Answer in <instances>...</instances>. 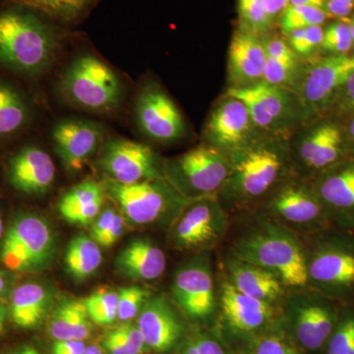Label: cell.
I'll use <instances>...</instances> for the list:
<instances>
[{"label":"cell","mask_w":354,"mask_h":354,"mask_svg":"<svg viewBox=\"0 0 354 354\" xmlns=\"http://www.w3.org/2000/svg\"><path fill=\"white\" fill-rule=\"evenodd\" d=\"M344 137L341 128L333 122H322L300 135L295 147L299 165L312 171L329 169L341 158Z\"/></svg>","instance_id":"21"},{"label":"cell","mask_w":354,"mask_h":354,"mask_svg":"<svg viewBox=\"0 0 354 354\" xmlns=\"http://www.w3.org/2000/svg\"><path fill=\"white\" fill-rule=\"evenodd\" d=\"M8 315V307L4 304L3 300L0 299V335L6 333V321Z\"/></svg>","instance_id":"54"},{"label":"cell","mask_w":354,"mask_h":354,"mask_svg":"<svg viewBox=\"0 0 354 354\" xmlns=\"http://www.w3.org/2000/svg\"><path fill=\"white\" fill-rule=\"evenodd\" d=\"M252 354H298L297 349L277 335L262 337L256 344Z\"/></svg>","instance_id":"40"},{"label":"cell","mask_w":354,"mask_h":354,"mask_svg":"<svg viewBox=\"0 0 354 354\" xmlns=\"http://www.w3.org/2000/svg\"><path fill=\"white\" fill-rule=\"evenodd\" d=\"M329 13L309 6H288L279 18L281 31L288 32L304 29L310 26H321L329 17Z\"/></svg>","instance_id":"34"},{"label":"cell","mask_w":354,"mask_h":354,"mask_svg":"<svg viewBox=\"0 0 354 354\" xmlns=\"http://www.w3.org/2000/svg\"><path fill=\"white\" fill-rule=\"evenodd\" d=\"M228 283L248 297L274 304L285 295L286 286L272 272L228 255L225 262Z\"/></svg>","instance_id":"23"},{"label":"cell","mask_w":354,"mask_h":354,"mask_svg":"<svg viewBox=\"0 0 354 354\" xmlns=\"http://www.w3.org/2000/svg\"><path fill=\"white\" fill-rule=\"evenodd\" d=\"M100 165L111 180L118 183L132 184L165 177L152 149L131 140H111L104 146Z\"/></svg>","instance_id":"11"},{"label":"cell","mask_w":354,"mask_h":354,"mask_svg":"<svg viewBox=\"0 0 354 354\" xmlns=\"http://www.w3.org/2000/svg\"><path fill=\"white\" fill-rule=\"evenodd\" d=\"M150 297L148 290L132 286L120 288L118 291V318L127 322L138 315L146 300Z\"/></svg>","instance_id":"38"},{"label":"cell","mask_w":354,"mask_h":354,"mask_svg":"<svg viewBox=\"0 0 354 354\" xmlns=\"http://www.w3.org/2000/svg\"><path fill=\"white\" fill-rule=\"evenodd\" d=\"M32 7L62 26L84 19L99 0H6Z\"/></svg>","instance_id":"30"},{"label":"cell","mask_w":354,"mask_h":354,"mask_svg":"<svg viewBox=\"0 0 354 354\" xmlns=\"http://www.w3.org/2000/svg\"><path fill=\"white\" fill-rule=\"evenodd\" d=\"M53 354H81V353H68V351H59V353H53Z\"/></svg>","instance_id":"60"},{"label":"cell","mask_w":354,"mask_h":354,"mask_svg":"<svg viewBox=\"0 0 354 354\" xmlns=\"http://www.w3.org/2000/svg\"><path fill=\"white\" fill-rule=\"evenodd\" d=\"M91 320L108 326L118 318V291L99 290L83 300Z\"/></svg>","instance_id":"33"},{"label":"cell","mask_w":354,"mask_h":354,"mask_svg":"<svg viewBox=\"0 0 354 354\" xmlns=\"http://www.w3.org/2000/svg\"><path fill=\"white\" fill-rule=\"evenodd\" d=\"M267 53L259 37L243 29L235 31L228 48L230 88H244L263 81Z\"/></svg>","instance_id":"20"},{"label":"cell","mask_w":354,"mask_h":354,"mask_svg":"<svg viewBox=\"0 0 354 354\" xmlns=\"http://www.w3.org/2000/svg\"><path fill=\"white\" fill-rule=\"evenodd\" d=\"M102 127L90 120H64L53 130L55 151L65 169L78 171L101 144Z\"/></svg>","instance_id":"16"},{"label":"cell","mask_w":354,"mask_h":354,"mask_svg":"<svg viewBox=\"0 0 354 354\" xmlns=\"http://www.w3.org/2000/svg\"><path fill=\"white\" fill-rule=\"evenodd\" d=\"M230 174L228 153L205 144L172 160L165 177L183 196L200 199L218 195Z\"/></svg>","instance_id":"8"},{"label":"cell","mask_w":354,"mask_h":354,"mask_svg":"<svg viewBox=\"0 0 354 354\" xmlns=\"http://www.w3.org/2000/svg\"><path fill=\"white\" fill-rule=\"evenodd\" d=\"M263 3L268 15L274 22V20L281 18V14L290 6V0H263Z\"/></svg>","instance_id":"49"},{"label":"cell","mask_w":354,"mask_h":354,"mask_svg":"<svg viewBox=\"0 0 354 354\" xmlns=\"http://www.w3.org/2000/svg\"><path fill=\"white\" fill-rule=\"evenodd\" d=\"M118 334L132 354H142L146 348V342L138 326L131 323H124L116 328Z\"/></svg>","instance_id":"41"},{"label":"cell","mask_w":354,"mask_h":354,"mask_svg":"<svg viewBox=\"0 0 354 354\" xmlns=\"http://www.w3.org/2000/svg\"><path fill=\"white\" fill-rule=\"evenodd\" d=\"M337 95H339V102L344 111L354 109V72L349 76L348 81L344 83Z\"/></svg>","instance_id":"48"},{"label":"cell","mask_w":354,"mask_h":354,"mask_svg":"<svg viewBox=\"0 0 354 354\" xmlns=\"http://www.w3.org/2000/svg\"><path fill=\"white\" fill-rule=\"evenodd\" d=\"M104 346L109 354H132L115 329L106 335L104 341Z\"/></svg>","instance_id":"47"},{"label":"cell","mask_w":354,"mask_h":354,"mask_svg":"<svg viewBox=\"0 0 354 354\" xmlns=\"http://www.w3.org/2000/svg\"><path fill=\"white\" fill-rule=\"evenodd\" d=\"M25 348H26V354H41L39 353L38 351H37V349L32 348V346H25Z\"/></svg>","instance_id":"58"},{"label":"cell","mask_w":354,"mask_h":354,"mask_svg":"<svg viewBox=\"0 0 354 354\" xmlns=\"http://www.w3.org/2000/svg\"><path fill=\"white\" fill-rule=\"evenodd\" d=\"M230 174L218 195L232 206H244L274 190L283 181L290 153L281 137H254L227 153Z\"/></svg>","instance_id":"2"},{"label":"cell","mask_w":354,"mask_h":354,"mask_svg":"<svg viewBox=\"0 0 354 354\" xmlns=\"http://www.w3.org/2000/svg\"><path fill=\"white\" fill-rule=\"evenodd\" d=\"M29 120V108L19 92L0 83V137L15 134Z\"/></svg>","instance_id":"31"},{"label":"cell","mask_w":354,"mask_h":354,"mask_svg":"<svg viewBox=\"0 0 354 354\" xmlns=\"http://www.w3.org/2000/svg\"><path fill=\"white\" fill-rule=\"evenodd\" d=\"M237 11L241 29L259 37L271 28L272 21L266 11L263 0H239Z\"/></svg>","instance_id":"35"},{"label":"cell","mask_w":354,"mask_h":354,"mask_svg":"<svg viewBox=\"0 0 354 354\" xmlns=\"http://www.w3.org/2000/svg\"><path fill=\"white\" fill-rule=\"evenodd\" d=\"M7 177L14 189L19 192L44 194L55 183V162L39 147H25L9 160Z\"/></svg>","instance_id":"19"},{"label":"cell","mask_w":354,"mask_h":354,"mask_svg":"<svg viewBox=\"0 0 354 354\" xmlns=\"http://www.w3.org/2000/svg\"><path fill=\"white\" fill-rule=\"evenodd\" d=\"M298 70L297 57H268L263 81L271 85L290 88V85L297 81Z\"/></svg>","instance_id":"36"},{"label":"cell","mask_w":354,"mask_h":354,"mask_svg":"<svg viewBox=\"0 0 354 354\" xmlns=\"http://www.w3.org/2000/svg\"><path fill=\"white\" fill-rule=\"evenodd\" d=\"M195 344H196L198 354H225L221 344L213 339L203 337L195 342Z\"/></svg>","instance_id":"51"},{"label":"cell","mask_w":354,"mask_h":354,"mask_svg":"<svg viewBox=\"0 0 354 354\" xmlns=\"http://www.w3.org/2000/svg\"><path fill=\"white\" fill-rule=\"evenodd\" d=\"M10 354H26L25 346H22V348H20L19 349H17V351H13V353Z\"/></svg>","instance_id":"59"},{"label":"cell","mask_w":354,"mask_h":354,"mask_svg":"<svg viewBox=\"0 0 354 354\" xmlns=\"http://www.w3.org/2000/svg\"><path fill=\"white\" fill-rule=\"evenodd\" d=\"M264 46L266 53L268 57L272 58H295L297 57V53L290 48V44H286L281 39L270 38L267 39H261Z\"/></svg>","instance_id":"43"},{"label":"cell","mask_w":354,"mask_h":354,"mask_svg":"<svg viewBox=\"0 0 354 354\" xmlns=\"http://www.w3.org/2000/svg\"><path fill=\"white\" fill-rule=\"evenodd\" d=\"M290 6L314 7V8L321 9V10L327 12V10H326V0H290Z\"/></svg>","instance_id":"53"},{"label":"cell","mask_w":354,"mask_h":354,"mask_svg":"<svg viewBox=\"0 0 354 354\" xmlns=\"http://www.w3.org/2000/svg\"><path fill=\"white\" fill-rule=\"evenodd\" d=\"M314 188L323 205L339 211L354 212V162L333 169Z\"/></svg>","instance_id":"28"},{"label":"cell","mask_w":354,"mask_h":354,"mask_svg":"<svg viewBox=\"0 0 354 354\" xmlns=\"http://www.w3.org/2000/svg\"><path fill=\"white\" fill-rule=\"evenodd\" d=\"M171 293L177 306L192 320H206L215 313L216 297L208 254L194 256L177 267Z\"/></svg>","instance_id":"9"},{"label":"cell","mask_w":354,"mask_h":354,"mask_svg":"<svg viewBox=\"0 0 354 354\" xmlns=\"http://www.w3.org/2000/svg\"><path fill=\"white\" fill-rule=\"evenodd\" d=\"M115 268L132 281H153L164 274L167 256L149 239H134L116 256Z\"/></svg>","instance_id":"24"},{"label":"cell","mask_w":354,"mask_h":354,"mask_svg":"<svg viewBox=\"0 0 354 354\" xmlns=\"http://www.w3.org/2000/svg\"><path fill=\"white\" fill-rule=\"evenodd\" d=\"M84 354H104V351L97 344H91V346L86 348Z\"/></svg>","instance_id":"55"},{"label":"cell","mask_w":354,"mask_h":354,"mask_svg":"<svg viewBox=\"0 0 354 354\" xmlns=\"http://www.w3.org/2000/svg\"><path fill=\"white\" fill-rule=\"evenodd\" d=\"M227 227V212L216 197L191 202L176 218L172 241L184 250H201L221 241Z\"/></svg>","instance_id":"10"},{"label":"cell","mask_w":354,"mask_h":354,"mask_svg":"<svg viewBox=\"0 0 354 354\" xmlns=\"http://www.w3.org/2000/svg\"><path fill=\"white\" fill-rule=\"evenodd\" d=\"M104 191L118 205L123 216L138 225L176 220L196 200L183 196L165 177L132 184L109 180Z\"/></svg>","instance_id":"4"},{"label":"cell","mask_w":354,"mask_h":354,"mask_svg":"<svg viewBox=\"0 0 354 354\" xmlns=\"http://www.w3.org/2000/svg\"><path fill=\"white\" fill-rule=\"evenodd\" d=\"M82 304V300L71 298L60 300L51 314L50 320V333L53 339L57 341H73L72 335L74 323Z\"/></svg>","instance_id":"32"},{"label":"cell","mask_w":354,"mask_h":354,"mask_svg":"<svg viewBox=\"0 0 354 354\" xmlns=\"http://www.w3.org/2000/svg\"><path fill=\"white\" fill-rule=\"evenodd\" d=\"M353 72L354 55H332L310 65L302 73L298 93L307 111L325 109Z\"/></svg>","instance_id":"12"},{"label":"cell","mask_w":354,"mask_h":354,"mask_svg":"<svg viewBox=\"0 0 354 354\" xmlns=\"http://www.w3.org/2000/svg\"><path fill=\"white\" fill-rule=\"evenodd\" d=\"M353 46L351 27L348 21H339L328 26L324 30L322 44L324 51L334 55H346Z\"/></svg>","instance_id":"37"},{"label":"cell","mask_w":354,"mask_h":354,"mask_svg":"<svg viewBox=\"0 0 354 354\" xmlns=\"http://www.w3.org/2000/svg\"><path fill=\"white\" fill-rule=\"evenodd\" d=\"M136 120L149 138L172 142L185 134V123L176 104L162 88L146 86L136 102Z\"/></svg>","instance_id":"15"},{"label":"cell","mask_w":354,"mask_h":354,"mask_svg":"<svg viewBox=\"0 0 354 354\" xmlns=\"http://www.w3.org/2000/svg\"><path fill=\"white\" fill-rule=\"evenodd\" d=\"M118 215V212L116 209L108 208L100 213V215L95 218L94 225H93L92 230H91V234H92V239L97 243L109 232Z\"/></svg>","instance_id":"42"},{"label":"cell","mask_w":354,"mask_h":354,"mask_svg":"<svg viewBox=\"0 0 354 354\" xmlns=\"http://www.w3.org/2000/svg\"><path fill=\"white\" fill-rule=\"evenodd\" d=\"M230 255L272 272L288 288L308 285L306 255L299 241L270 216L248 227L235 241Z\"/></svg>","instance_id":"3"},{"label":"cell","mask_w":354,"mask_h":354,"mask_svg":"<svg viewBox=\"0 0 354 354\" xmlns=\"http://www.w3.org/2000/svg\"><path fill=\"white\" fill-rule=\"evenodd\" d=\"M348 135L351 142L354 144V115L353 116V118H351V123H349Z\"/></svg>","instance_id":"56"},{"label":"cell","mask_w":354,"mask_h":354,"mask_svg":"<svg viewBox=\"0 0 354 354\" xmlns=\"http://www.w3.org/2000/svg\"><path fill=\"white\" fill-rule=\"evenodd\" d=\"M220 304L225 323L234 332H255L274 317V304L244 295L227 281L221 283Z\"/></svg>","instance_id":"22"},{"label":"cell","mask_w":354,"mask_h":354,"mask_svg":"<svg viewBox=\"0 0 354 354\" xmlns=\"http://www.w3.org/2000/svg\"><path fill=\"white\" fill-rule=\"evenodd\" d=\"M4 236V223L3 218H2L1 213H0V241H2Z\"/></svg>","instance_id":"57"},{"label":"cell","mask_w":354,"mask_h":354,"mask_svg":"<svg viewBox=\"0 0 354 354\" xmlns=\"http://www.w3.org/2000/svg\"><path fill=\"white\" fill-rule=\"evenodd\" d=\"M57 247L55 232L46 218L22 213L16 216L2 239L0 261L10 272H41L55 260Z\"/></svg>","instance_id":"5"},{"label":"cell","mask_w":354,"mask_h":354,"mask_svg":"<svg viewBox=\"0 0 354 354\" xmlns=\"http://www.w3.org/2000/svg\"><path fill=\"white\" fill-rule=\"evenodd\" d=\"M291 314L295 318V330L298 342L309 351H316L333 334L334 313L323 300L308 293L297 292L288 297Z\"/></svg>","instance_id":"17"},{"label":"cell","mask_w":354,"mask_h":354,"mask_svg":"<svg viewBox=\"0 0 354 354\" xmlns=\"http://www.w3.org/2000/svg\"><path fill=\"white\" fill-rule=\"evenodd\" d=\"M267 209L268 216L285 227H308L322 216L323 203L315 188L298 179L281 181L272 191Z\"/></svg>","instance_id":"14"},{"label":"cell","mask_w":354,"mask_h":354,"mask_svg":"<svg viewBox=\"0 0 354 354\" xmlns=\"http://www.w3.org/2000/svg\"><path fill=\"white\" fill-rule=\"evenodd\" d=\"M60 88L71 104L91 113H109L118 108L122 97L115 72L90 55H80L70 64Z\"/></svg>","instance_id":"6"},{"label":"cell","mask_w":354,"mask_h":354,"mask_svg":"<svg viewBox=\"0 0 354 354\" xmlns=\"http://www.w3.org/2000/svg\"><path fill=\"white\" fill-rule=\"evenodd\" d=\"M104 193L101 184L84 181L65 193L58 204V211L70 223L88 225L101 213Z\"/></svg>","instance_id":"27"},{"label":"cell","mask_w":354,"mask_h":354,"mask_svg":"<svg viewBox=\"0 0 354 354\" xmlns=\"http://www.w3.org/2000/svg\"><path fill=\"white\" fill-rule=\"evenodd\" d=\"M327 354H354V318L344 319L330 335Z\"/></svg>","instance_id":"39"},{"label":"cell","mask_w":354,"mask_h":354,"mask_svg":"<svg viewBox=\"0 0 354 354\" xmlns=\"http://www.w3.org/2000/svg\"><path fill=\"white\" fill-rule=\"evenodd\" d=\"M60 26L32 7L6 1L0 7V64L21 73L43 71L59 48Z\"/></svg>","instance_id":"1"},{"label":"cell","mask_w":354,"mask_h":354,"mask_svg":"<svg viewBox=\"0 0 354 354\" xmlns=\"http://www.w3.org/2000/svg\"><path fill=\"white\" fill-rule=\"evenodd\" d=\"M324 30L321 26H310L304 29L305 48L307 57L320 48L322 44Z\"/></svg>","instance_id":"44"},{"label":"cell","mask_w":354,"mask_h":354,"mask_svg":"<svg viewBox=\"0 0 354 354\" xmlns=\"http://www.w3.org/2000/svg\"><path fill=\"white\" fill-rule=\"evenodd\" d=\"M13 274L9 271L0 269V299L10 298L13 288Z\"/></svg>","instance_id":"52"},{"label":"cell","mask_w":354,"mask_h":354,"mask_svg":"<svg viewBox=\"0 0 354 354\" xmlns=\"http://www.w3.org/2000/svg\"><path fill=\"white\" fill-rule=\"evenodd\" d=\"M256 130L245 104L225 94L209 114L204 135L207 145L230 153L256 137Z\"/></svg>","instance_id":"13"},{"label":"cell","mask_w":354,"mask_h":354,"mask_svg":"<svg viewBox=\"0 0 354 354\" xmlns=\"http://www.w3.org/2000/svg\"><path fill=\"white\" fill-rule=\"evenodd\" d=\"M102 255L99 244L87 235L80 234L69 242L65 251L66 271L76 281H85L99 270Z\"/></svg>","instance_id":"29"},{"label":"cell","mask_w":354,"mask_h":354,"mask_svg":"<svg viewBox=\"0 0 354 354\" xmlns=\"http://www.w3.org/2000/svg\"><path fill=\"white\" fill-rule=\"evenodd\" d=\"M137 326L146 346L156 353H167L176 346L183 335V325L167 298L149 297L138 314Z\"/></svg>","instance_id":"18"},{"label":"cell","mask_w":354,"mask_h":354,"mask_svg":"<svg viewBox=\"0 0 354 354\" xmlns=\"http://www.w3.org/2000/svg\"><path fill=\"white\" fill-rule=\"evenodd\" d=\"M87 346L83 342L79 341H57L53 344V353L59 351H68V353H77L84 354Z\"/></svg>","instance_id":"50"},{"label":"cell","mask_w":354,"mask_h":354,"mask_svg":"<svg viewBox=\"0 0 354 354\" xmlns=\"http://www.w3.org/2000/svg\"><path fill=\"white\" fill-rule=\"evenodd\" d=\"M353 9L354 0H326V10L335 17H348Z\"/></svg>","instance_id":"46"},{"label":"cell","mask_w":354,"mask_h":354,"mask_svg":"<svg viewBox=\"0 0 354 354\" xmlns=\"http://www.w3.org/2000/svg\"><path fill=\"white\" fill-rule=\"evenodd\" d=\"M124 216L118 214L114 220L113 225L109 228V232L102 237L101 241L97 242V244L102 247L113 246L122 235L123 230H124Z\"/></svg>","instance_id":"45"},{"label":"cell","mask_w":354,"mask_h":354,"mask_svg":"<svg viewBox=\"0 0 354 354\" xmlns=\"http://www.w3.org/2000/svg\"><path fill=\"white\" fill-rule=\"evenodd\" d=\"M9 315L20 329L39 327L53 304V293L46 286L35 281L16 286L11 293Z\"/></svg>","instance_id":"26"},{"label":"cell","mask_w":354,"mask_h":354,"mask_svg":"<svg viewBox=\"0 0 354 354\" xmlns=\"http://www.w3.org/2000/svg\"><path fill=\"white\" fill-rule=\"evenodd\" d=\"M225 94L245 104L257 130L281 138L309 113L298 93L265 81L248 87L228 88Z\"/></svg>","instance_id":"7"},{"label":"cell","mask_w":354,"mask_h":354,"mask_svg":"<svg viewBox=\"0 0 354 354\" xmlns=\"http://www.w3.org/2000/svg\"><path fill=\"white\" fill-rule=\"evenodd\" d=\"M308 283L326 288L354 286V254L339 248H324L307 259Z\"/></svg>","instance_id":"25"}]
</instances>
